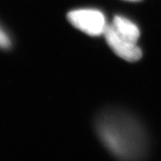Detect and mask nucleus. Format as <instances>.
I'll return each instance as SVG.
<instances>
[{"label": "nucleus", "mask_w": 161, "mask_h": 161, "mask_svg": "<svg viewBox=\"0 0 161 161\" xmlns=\"http://www.w3.org/2000/svg\"><path fill=\"white\" fill-rule=\"evenodd\" d=\"M116 32L127 40L137 42L140 38V30L135 23L123 16H115L112 23Z\"/></svg>", "instance_id": "nucleus-4"}, {"label": "nucleus", "mask_w": 161, "mask_h": 161, "mask_svg": "<svg viewBox=\"0 0 161 161\" xmlns=\"http://www.w3.org/2000/svg\"><path fill=\"white\" fill-rule=\"evenodd\" d=\"M11 47V41L8 36L4 32V31L0 29V48L7 49Z\"/></svg>", "instance_id": "nucleus-5"}, {"label": "nucleus", "mask_w": 161, "mask_h": 161, "mask_svg": "<svg viewBox=\"0 0 161 161\" xmlns=\"http://www.w3.org/2000/svg\"><path fill=\"white\" fill-rule=\"evenodd\" d=\"M104 36L108 45L119 58L128 62H136L141 59L142 53L136 42L127 40L116 32L112 24L107 25Z\"/></svg>", "instance_id": "nucleus-3"}, {"label": "nucleus", "mask_w": 161, "mask_h": 161, "mask_svg": "<svg viewBox=\"0 0 161 161\" xmlns=\"http://www.w3.org/2000/svg\"><path fill=\"white\" fill-rule=\"evenodd\" d=\"M69 23L90 36L103 34L107 27L104 14L96 9H77L68 13Z\"/></svg>", "instance_id": "nucleus-2"}, {"label": "nucleus", "mask_w": 161, "mask_h": 161, "mask_svg": "<svg viewBox=\"0 0 161 161\" xmlns=\"http://www.w3.org/2000/svg\"><path fill=\"white\" fill-rule=\"evenodd\" d=\"M98 136L105 146L123 159L142 158L147 150L143 128L133 117L117 110L100 114L96 122Z\"/></svg>", "instance_id": "nucleus-1"}, {"label": "nucleus", "mask_w": 161, "mask_h": 161, "mask_svg": "<svg viewBox=\"0 0 161 161\" xmlns=\"http://www.w3.org/2000/svg\"><path fill=\"white\" fill-rule=\"evenodd\" d=\"M125 1H130V2H139V1H142V0H125Z\"/></svg>", "instance_id": "nucleus-6"}]
</instances>
